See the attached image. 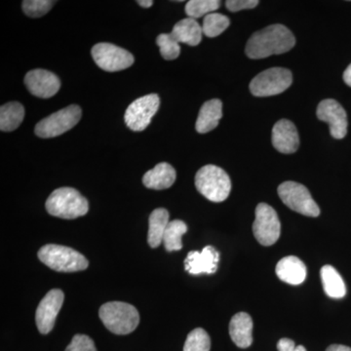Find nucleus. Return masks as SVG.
I'll return each mask as SVG.
<instances>
[{
  "mask_svg": "<svg viewBox=\"0 0 351 351\" xmlns=\"http://www.w3.org/2000/svg\"><path fill=\"white\" fill-rule=\"evenodd\" d=\"M295 39L292 32L283 25H271L261 29L249 38L245 53L250 59H265L280 55L294 47Z\"/></svg>",
  "mask_w": 351,
  "mask_h": 351,
  "instance_id": "1",
  "label": "nucleus"
},
{
  "mask_svg": "<svg viewBox=\"0 0 351 351\" xmlns=\"http://www.w3.org/2000/svg\"><path fill=\"white\" fill-rule=\"evenodd\" d=\"M51 216L73 219L87 214L89 204L80 191L73 188H60L51 193L45 203Z\"/></svg>",
  "mask_w": 351,
  "mask_h": 351,
  "instance_id": "2",
  "label": "nucleus"
},
{
  "mask_svg": "<svg viewBox=\"0 0 351 351\" xmlns=\"http://www.w3.org/2000/svg\"><path fill=\"white\" fill-rule=\"evenodd\" d=\"M101 322L115 335H128L135 331L140 323L137 308L123 302H110L99 311Z\"/></svg>",
  "mask_w": 351,
  "mask_h": 351,
  "instance_id": "3",
  "label": "nucleus"
},
{
  "mask_svg": "<svg viewBox=\"0 0 351 351\" xmlns=\"http://www.w3.org/2000/svg\"><path fill=\"white\" fill-rule=\"evenodd\" d=\"M41 263L59 272H76L86 269L89 262L82 254L69 247L48 244L38 251Z\"/></svg>",
  "mask_w": 351,
  "mask_h": 351,
  "instance_id": "4",
  "label": "nucleus"
},
{
  "mask_svg": "<svg viewBox=\"0 0 351 351\" xmlns=\"http://www.w3.org/2000/svg\"><path fill=\"white\" fill-rule=\"evenodd\" d=\"M195 186L212 202H223L230 195L232 182L225 170L215 165L200 168L195 176Z\"/></svg>",
  "mask_w": 351,
  "mask_h": 351,
  "instance_id": "5",
  "label": "nucleus"
},
{
  "mask_svg": "<svg viewBox=\"0 0 351 351\" xmlns=\"http://www.w3.org/2000/svg\"><path fill=\"white\" fill-rule=\"evenodd\" d=\"M82 115V108L78 106H69L40 120L34 128V133L38 137L43 138H55L63 135L80 122Z\"/></svg>",
  "mask_w": 351,
  "mask_h": 351,
  "instance_id": "6",
  "label": "nucleus"
},
{
  "mask_svg": "<svg viewBox=\"0 0 351 351\" xmlns=\"http://www.w3.org/2000/svg\"><path fill=\"white\" fill-rule=\"evenodd\" d=\"M292 73L287 69H265L252 80L251 93L256 97H270L283 93L292 85Z\"/></svg>",
  "mask_w": 351,
  "mask_h": 351,
  "instance_id": "7",
  "label": "nucleus"
},
{
  "mask_svg": "<svg viewBox=\"0 0 351 351\" xmlns=\"http://www.w3.org/2000/svg\"><path fill=\"white\" fill-rule=\"evenodd\" d=\"M278 195L286 206L307 217H318L320 209L308 189L295 182H285L278 186Z\"/></svg>",
  "mask_w": 351,
  "mask_h": 351,
  "instance_id": "8",
  "label": "nucleus"
},
{
  "mask_svg": "<svg viewBox=\"0 0 351 351\" xmlns=\"http://www.w3.org/2000/svg\"><path fill=\"white\" fill-rule=\"evenodd\" d=\"M281 225L278 215L267 203H260L256 208V219L253 223L254 237L263 246H271L280 237Z\"/></svg>",
  "mask_w": 351,
  "mask_h": 351,
  "instance_id": "9",
  "label": "nucleus"
},
{
  "mask_svg": "<svg viewBox=\"0 0 351 351\" xmlns=\"http://www.w3.org/2000/svg\"><path fill=\"white\" fill-rule=\"evenodd\" d=\"M91 54L97 66L110 73L130 68L135 61L129 51L112 43L96 44L92 48Z\"/></svg>",
  "mask_w": 351,
  "mask_h": 351,
  "instance_id": "10",
  "label": "nucleus"
},
{
  "mask_svg": "<svg viewBox=\"0 0 351 351\" xmlns=\"http://www.w3.org/2000/svg\"><path fill=\"white\" fill-rule=\"evenodd\" d=\"M160 106L158 95L149 94L141 97L127 108L124 120L132 131H144L151 123Z\"/></svg>",
  "mask_w": 351,
  "mask_h": 351,
  "instance_id": "11",
  "label": "nucleus"
},
{
  "mask_svg": "<svg viewBox=\"0 0 351 351\" xmlns=\"http://www.w3.org/2000/svg\"><path fill=\"white\" fill-rule=\"evenodd\" d=\"M64 295L60 289H53L39 302L36 313V322L38 331L47 335L52 331L58 314L63 306Z\"/></svg>",
  "mask_w": 351,
  "mask_h": 351,
  "instance_id": "12",
  "label": "nucleus"
},
{
  "mask_svg": "<svg viewBox=\"0 0 351 351\" xmlns=\"http://www.w3.org/2000/svg\"><path fill=\"white\" fill-rule=\"evenodd\" d=\"M316 114L321 121L329 124L332 138L341 140L346 137L348 133V115L341 104L332 99L322 101L318 105Z\"/></svg>",
  "mask_w": 351,
  "mask_h": 351,
  "instance_id": "13",
  "label": "nucleus"
},
{
  "mask_svg": "<svg viewBox=\"0 0 351 351\" xmlns=\"http://www.w3.org/2000/svg\"><path fill=\"white\" fill-rule=\"evenodd\" d=\"M25 84L29 93L38 98L55 96L61 87L59 77L46 69H34L25 75Z\"/></svg>",
  "mask_w": 351,
  "mask_h": 351,
  "instance_id": "14",
  "label": "nucleus"
},
{
  "mask_svg": "<svg viewBox=\"0 0 351 351\" xmlns=\"http://www.w3.org/2000/svg\"><path fill=\"white\" fill-rule=\"evenodd\" d=\"M219 253L213 246H206L202 251L189 252L184 260V269L193 276L213 274L218 269Z\"/></svg>",
  "mask_w": 351,
  "mask_h": 351,
  "instance_id": "15",
  "label": "nucleus"
},
{
  "mask_svg": "<svg viewBox=\"0 0 351 351\" xmlns=\"http://www.w3.org/2000/svg\"><path fill=\"white\" fill-rule=\"evenodd\" d=\"M271 142L281 154H294L300 147L299 133L293 122L287 119L277 121L272 129Z\"/></svg>",
  "mask_w": 351,
  "mask_h": 351,
  "instance_id": "16",
  "label": "nucleus"
},
{
  "mask_svg": "<svg viewBox=\"0 0 351 351\" xmlns=\"http://www.w3.org/2000/svg\"><path fill=\"white\" fill-rule=\"evenodd\" d=\"M276 276L283 282L300 285L306 280V267L299 258L289 256L277 263Z\"/></svg>",
  "mask_w": 351,
  "mask_h": 351,
  "instance_id": "17",
  "label": "nucleus"
},
{
  "mask_svg": "<svg viewBox=\"0 0 351 351\" xmlns=\"http://www.w3.org/2000/svg\"><path fill=\"white\" fill-rule=\"evenodd\" d=\"M230 336L240 348H249L253 343V320L246 313L235 314L230 323Z\"/></svg>",
  "mask_w": 351,
  "mask_h": 351,
  "instance_id": "18",
  "label": "nucleus"
},
{
  "mask_svg": "<svg viewBox=\"0 0 351 351\" xmlns=\"http://www.w3.org/2000/svg\"><path fill=\"white\" fill-rule=\"evenodd\" d=\"M177 178L172 165L167 162L157 164L154 169L147 171L143 178L145 188L162 191L173 186Z\"/></svg>",
  "mask_w": 351,
  "mask_h": 351,
  "instance_id": "19",
  "label": "nucleus"
},
{
  "mask_svg": "<svg viewBox=\"0 0 351 351\" xmlns=\"http://www.w3.org/2000/svg\"><path fill=\"white\" fill-rule=\"evenodd\" d=\"M221 117H223L221 101L219 99H213L206 101L200 108L195 124L196 131L200 134H205L214 130L219 125Z\"/></svg>",
  "mask_w": 351,
  "mask_h": 351,
  "instance_id": "20",
  "label": "nucleus"
},
{
  "mask_svg": "<svg viewBox=\"0 0 351 351\" xmlns=\"http://www.w3.org/2000/svg\"><path fill=\"white\" fill-rule=\"evenodd\" d=\"M171 34L179 43L196 46L202 40V27L193 18H186L174 25Z\"/></svg>",
  "mask_w": 351,
  "mask_h": 351,
  "instance_id": "21",
  "label": "nucleus"
},
{
  "mask_svg": "<svg viewBox=\"0 0 351 351\" xmlns=\"http://www.w3.org/2000/svg\"><path fill=\"white\" fill-rule=\"evenodd\" d=\"M169 212L164 208L152 211L149 219L147 242L152 248H157L163 242V235L169 225Z\"/></svg>",
  "mask_w": 351,
  "mask_h": 351,
  "instance_id": "22",
  "label": "nucleus"
},
{
  "mask_svg": "<svg viewBox=\"0 0 351 351\" xmlns=\"http://www.w3.org/2000/svg\"><path fill=\"white\" fill-rule=\"evenodd\" d=\"M323 288L328 297L332 299H341L346 294V284L335 267L324 265L320 271Z\"/></svg>",
  "mask_w": 351,
  "mask_h": 351,
  "instance_id": "23",
  "label": "nucleus"
},
{
  "mask_svg": "<svg viewBox=\"0 0 351 351\" xmlns=\"http://www.w3.org/2000/svg\"><path fill=\"white\" fill-rule=\"evenodd\" d=\"M25 108L18 101H11L0 108V130L12 132L22 124Z\"/></svg>",
  "mask_w": 351,
  "mask_h": 351,
  "instance_id": "24",
  "label": "nucleus"
},
{
  "mask_svg": "<svg viewBox=\"0 0 351 351\" xmlns=\"http://www.w3.org/2000/svg\"><path fill=\"white\" fill-rule=\"evenodd\" d=\"M188 232V226L180 219L170 221L163 235V243L166 251H179L182 248V235Z\"/></svg>",
  "mask_w": 351,
  "mask_h": 351,
  "instance_id": "25",
  "label": "nucleus"
},
{
  "mask_svg": "<svg viewBox=\"0 0 351 351\" xmlns=\"http://www.w3.org/2000/svg\"><path fill=\"white\" fill-rule=\"evenodd\" d=\"M230 21L226 16L219 13H211L203 20V34L208 38H217L230 27Z\"/></svg>",
  "mask_w": 351,
  "mask_h": 351,
  "instance_id": "26",
  "label": "nucleus"
},
{
  "mask_svg": "<svg viewBox=\"0 0 351 351\" xmlns=\"http://www.w3.org/2000/svg\"><path fill=\"white\" fill-rule=\"evenodd\" d=\"M221 6L219 0H191L186 4V15L189 18L198 19V18L207 16L208 14L214 13Z\"/></svg>",
  "mask_w": 351,
  "mask_h": 351,
  "instance_id": "27",
  "label": "nucleus"
},
{
  "mask_svg": "<svg viewBox=\"0 0 351 351\" xmlns=\"http://www.w3.org/2000/svg\"><path fill=\"white\" fill-rule=\"evenodd\" d=\"M211 339L202 328H196L189 332L184 343V351H210Z\"/></svg>",
  "mask_w": 351,
  "mask_h": 351,
  "instance_id": "28",
  "label": "nucleus"
},
{
  "mask_svg": "<svg viewBox=\"0 0 351 351\" xmlns=\"http://www.w3.org/2000/svg\"><path fill=\"white\" fill-rule=\"evenodd\" d=\"M156 44L160 48V54L167 61L177 59L181 53L180 44L171 34H162L157 36Z\"/></svg>",
  "mask_w": 351,
  "mask_h": 351,
  "instance_id": "29",
  "label": "nucleus"
},
{
  "mask_svg": "<svg viewBox=\"0 0 351 351\" xmlns=\"http://www.w3.org/2000/svg\"><path fill=\"white\" fill-rule=\"evenodd\" d=\"M56 1L50 0H25L22 3L25 15L32 18H39L46 15Z\"/></svg>",
  "mask_w": 351,
  "mask_h": 351,
  "instance_id": "30",
  "label": "nucleus"
},
{
  "mask_svg": "<svg viewBox=\"0 0 351 351\" xmlns=\"http://www.w3.org/2000/svg\"><path fill=\"white\" fill-rule=\"evenodd\" d=\"M64 351H97L93 339L86 335H75Z\"/></svg>",
  "mask_w": 351,
  "mask_h": 351,
  "instance_id": "31",
  "label": "nucleus"
},
{
  "mask_svg": "<svg viewBox=\"0 0 351 351\" xmlns=\"http://www.w3.org/2000/svg\"><path fill=\"white\" fill-rule=\"evenodd\" d=\"M258 0H228L226 6L232 12H239L244 9H253L258 6Z\"/></svg>",
  "mask_w": 351,
  "mask_h": 351,
  "instance_id": "32",
  "label": "nucleus"
},
{
  "mask_svg": "<svg viewBox=\"0 0 351 351\" xmlns=\"http://www.w3.org/2000/svg\"><path fill=\"white\" fill-rule=\"evenodd\" d=\"M278 351H306L302 346H295L294 341L290 339H281L277 343Z\"/></svg>",
  "mask_w": 351,
  "mask_h": 351,
  "instance_id": "33",
  "label": "nucleus"
},
{
  "mask_svg": "<svg viewBox=\"0 0 351 351\" xmlns=\"http://www.w3.org/2000/svg\"><path fill=\"white\" fill-rule=\"evenodd\" d=\"M326 351H351V348L346 346L332 345L327 348Z\"/></svg>",
  "mask_w": 351,
  "mask_h": 351,
  "instance_id": "34",
  "label": "nucleus"
},
{
  "mask_svg": "<svg viewBox=\"0 0 351 351\" xmlns=\"http://www.w3.org/2000/svg\"><path fill=\"white\" fill-rule=\"evenodd\" d=\"M343 80L348 86L351 87V64L346 68L345 73H343Z\"/></svg>",
  "mask_w": 351,
  "mask_h": 351,
  "instance_id": "35",
  "label": "nucleus"
},
{
  "mask_svg": "<svg viewBox=\"0 0 351 351\" xmlns=\"http://www.w3.org/2000/svg\"><path fill=\"white\" fill-rule=\"evenodd\" d=\"M137 3L138 5L144 7V8H149V7L154 5L152 0H138Z\"/></svg>",
  "mask_w": 351,
  "mask_h": 351,
  "instance_id": "36",
  "label": "nucleus"
}]
</instances>
